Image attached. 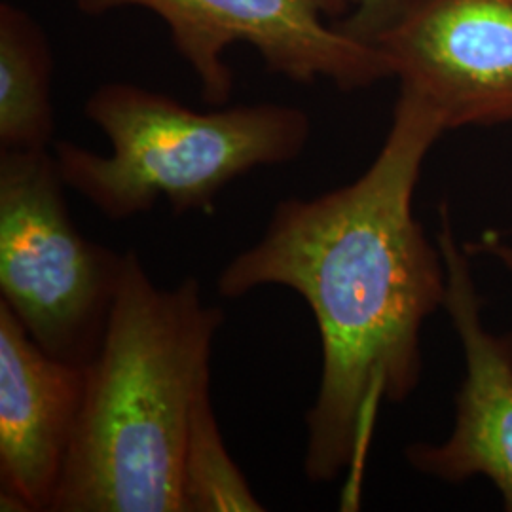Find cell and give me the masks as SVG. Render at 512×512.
<instances>
[{
    "label": "cell",
    "instance_id": "obj_10",
    "mask_svg": "<svg viewBox=\"0 0 512 512\" xmlns=\"http://www.w3.org/2000/svg\"><path fill=\"white\" fill-rule=\"evenodd\" d=\"M264 511L238 463L230 456L213 403L192 423L184 463V512Z\"/></svg>",
    "mask_w": 512,
    "mask_h": 512
},
{
    "label": "cell",
    "instance_id": "obj_12",
    "mask_svg": "<svg viewBox=\"0 0 512 512\" xmlns=\"http://www.w3.org/2000/svg\"><path fill=\"white\" fill-rule=\"evenodd\" d=\"M486 255L494 256L495 260L512 275V245L505 243L495 232L484 234L478 245H471Z\"/></svg>",
    "mask_w": 512,
    "mask_h": 512
},
{
    "label": "cell",
    "instance_id": "obj_7",
    "mask_svg": "<svg viewBox=\"0 0 512 512\" xmlns=\"http://www.w3.org/2000/svg\"><path fill=\"white\" fill-rule=\"evenodd\" d=\"M437 243L446 266L444 310L463 348L465 376L450 437L439 444L414 442L404 456L421 475L444 482L488 478L505 511L512 512V332L486 329L469 249L456 238L446 203L440 207Z\"/></svg>",
    "mask_w": 512,
    "mask_h": 512
},
{
    "label": "cell",
    "instance_id": "obj_2",
    "mask_svg": "<svg viewBox=\"0 0 512 512\" xmlns=\"http://www.w3.org/2000/svg\"><path fill=\"white\" fill-rule=\"evenodd\" d=\"M224 313L196 277L154 285L137 253L86 366L73 446L52 512H184L192 423L211 401V351Z\"/></svg>",
    "mask_w": 512,
    "mask_h": 512
},
{
    "label": "cell",
    "instance_id": "obj_5",
    "mask_svg": "<svg viewBox=\"0 0 512 512\" xmlns=\"http://www.w3.org/2000/svg\"><path fill=\"white\" fill-rule=\"evenodd\" d=\"M76 6L93 18L120 8L156 14L209 107H224L232 95L226 52L236 44L255 48L270 73L296 84L329 80L351 92L391 76L378 46L327 23L348 16V0H76Z\"/></svg>",
    "mask_w": 512,
    "mask_h": 512
},
{
    "label": "cell",
    "instance_id": "obj_9",
    "mask_svg": "<svg viewBox=\"0 0 512 512\" xmlns=\"http://www.w3.org/2000/svg\"><path fill=\"white\" fill-rule=\"evenodd\" d=\"M54 52L37 19L0 2V150L55 143Z\"/></svg>",
    "mask_w": 512,
    "mask_h": 512
},
{
    "label": "cell",
    "instance_id": "obj_3",
    "mask_svg": "<svg viewBox=\"0 0 512 512\" xmlns=\"http://www.w3.org/2000/svg\"><path fill=\"white\" fill-rule=\"evenodd\" d=\"M84 114L107 135L109 154L71 141H55L52 150L67 188L114 222L150 213L160 200L177 217L209 213L232 181L293 162L311 137L310 116L293 105L202 112L131 82L99 86Z\"/></svg>",
    "mask_w": 512,
    "mask_h": 512
},
{
    "label": "cell",
    "instance_id": "obj_1",
    "mask_svg": "<svg viewBox=\"0 0 512 512\" xmlns=\"http://www.w3.org/2000/svg\"><path fill=\"white\" fill-rule=\"evenodd\" d=\"M448 131L439 112L401 86L374 162L353 183L275 205L264 236L217 277L224 298L260 287L300 294L317 323L321 380L306 414L304 473L348 478L357 501L382 404L421 382V330L444 308L446 266L414 213L421 167Z\"/></svg>",
    "mask_w": 512,
    "mask_h": 512
},
{
    "label": "cell",
    "instance_id": "obj_11",
    "mask_svg": "<svg viewBox=\"0 0 512 512\" xmlns=\"http://www.w3.org/2000/svg\"><path fill=\"white\" fill-rule=\"evenodd\" d=\"M421 0H348L349 12L338 29L366 44H378Z\"/></svg>",
    "mask_w": 512,
    "mask_h": 512
},
{
    "label": "cell",
    "instance_id": "obj_4",
    "mask_svg": "<svg viewBox=\"0 0 512 512\" xmlns=\"http://www.w3.org/2000/svg\"><path fill=\"white\" fill-rule=\"evenodd\" d=\"M54 150H0V302L48 355L88 366L101 348L128 251L76 228Z\"/></svg>",
    "mask_w": 512,
    "mask_h": 512
},
{
    "label": "cell",
    "instance_id": "obj_6",
    "mask_svg": "<svg viewBox=\"0 0 512 512\" xmlns=\"http://www.w3.org/2000/svg\"><path fill=\"white\" fill-rule=\"evenodd\" d=\"M376 46L446 129L512 122V0H421Z\"/></svg>",
    "mask_w": 512,
    "mask_h": 512
},
{
    "label": "cell",
    "instance_id": "obj_8",
    "mask_svg": "<svg viewBox=\"0 0 512 512\" xmlns=\"http://www.w3.org/2000/svg\"><path fill=\"white\" fill-rule=\"evenodd\" d=\"M86 366L48 355L0 302V509L52 512L73 446Z\"/></svg>",
    "mask_w": 512,
    "mask_h": 512
}]
</instances>
